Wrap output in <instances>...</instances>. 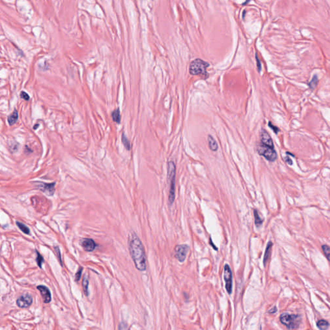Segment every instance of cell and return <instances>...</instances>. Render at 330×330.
I'll return each instance as SVG.
<instances>
[{
    "mask_svg": "<svg viewBox=\"0 0 330 330\" xmlns=\"http://www.w3.org/2000/svg\"><path fill=\"white\" fill-rule=\"evenodd\" d=\"M129 248L135 266L141 272L146 269V258L144 246L135 232L129 236Z\"/></svg>",
    "mask_w": 330,
    "mask_h": 330,
    "instance_id": "obj_1",
    "label": "cell"
},
{
    "mask_svg": "<svg viewBox=\"0 0 330 330\" xmlns=\"http://www.w3.org/2000/svg\"><path fill=\"white\" fill-rule=\"evenodd\" d=\"M168 178L170 182V190L168 194V204L170 206L174 203L176 197V167L173 161H170L168 163Z\"/></svg>",
    "mask_w": 330,
    "mask_h": 330,
    "instance_id": "obj_2",
    "label": "cell"
},
{
    "mask_svg": "<svg viewBox=\"0 0 330 330\" xmlns=\"http://www.w3.org/2000/svg\"><path fill=\"white\" fill-rule=\"evenodd\" d=\"M282 323L290 329H294L299 326L301 321V317L297 315H290L287 313L282 314L280 317Z\"/></svg>",
    "mask_w": 330,
    "mask_h": 330,
    "instance_id": "obj_3",
    "label": "cell"
},
{
    "mask_svg": "<svg viewBox=\"0 0 330 330\" xmlns=\"http://www.w3.org/2000/svg\"><path fill=\"white\" fill-rule=\"evenodd\" d=\"M209 64L201 59H196L190 63V73L193 76L196 75H205L206 74V69Z\"/></svg>",
    "mask_w": 330,
    "mask_h": 330,
    "instance_id": "obj_4",
    "label": "cell"
},
{
    "mask_svg": "<svg viewBox=\"0 0 330 330\" xmlns=\"http://www.w3.org/2000/svg\"><path fill=\"white\" fill-rule=\"evenodd\" d=\"M257 150L259 155L264 157L269 161L274 162L277 159V154L274 150V148H271L261 144L258 145Z\"/></svg>",
    "mask_w": 330,
    "mask_h": 330,
    "instance_id": "obj_5",
    "label": "cell"
},
{
    "mask_svg": "<svg viewBox=\"0 0 330 330\" xmlns=\"http://www.w3.org/2000/svg\"><path fill=\"white\" fill-rule=\"evenodd\" d=\"M189 250V247L186 244L176 246L175 248V256L176 259L181 262L185 260L186 256Z\"/></svg>",
    "mask_w": 330,
    "mask_h": 330,
    "instance_id": "obj_6",
    "label": "cell"
},
{
    "mask_svg": "<svg viewBox=\"0 0 330 330\" xmlns=\"http://www.w3.org/2000/svg\"><path fill=\"white\" fill-rule=\"evenodd\" d=\"M224 279L226 291L228 294H231L232 291V273L228 264H226L224 266Z\"/></svg>",
    "mask_w": 330,
    "mask_h": 330,
    "instance_id": "obj_7",
    "label": "cell"
},
{
    "mask_svg": "<svg viewBox=\"0 0 330 330\" xmlns=\"http://www.w3.org/2000/svg\"><path fill=\"white\" fill-rule=\"evenodd\" d=\"M32 301V297L28 294H25L17 299L16 304L21 308H27L31 306Z\"/></svg>",
    "mask_w": 330,
    "mask_h": 330,
    "instance_id": "obj_8",
    "label": "cell"
},
{
    "mask_svg": "<svg viewBox=\"0 0 330 330\" xmlns=\"http://www.w3.org/2000/svg\"><path fill=\"white\" fill-rule=\"evenodd\" d=\"M80 245L87 252H92L97 247V244L92 239H82L79 241Z\"/></svg>",
    "mask_w": 330,
    "mask_h": 330,
    "instance_id": "obj_9",
    "label": "cell"
},
{
    "mask_svg": "<svg viewBox=\"0 0 330 330\" xmlns=\"http://www.w3.org/2000/svg\"><path fill=\"white\" fill-rule=\"evenodd\" d=\"M55 186L56 183H41L40 186H38V188L43 191L45 194L48 195L49 196H53V194L55 192Z\"/></svg>",
    "mask_w": 330,
    "mask_h": 330,
    "instance_id": "obj_10",
    "label": "cell"
},
{
    "mask_svg": "<svg viewBox=\"0 0 330 330\" xmlns=\"http://www.w3.org/2000/svg\"><path fill=\"white\" fill-rule=\"evenodd\" d=\"M260 140L262 145L269 146L271 148H274V145L272 141V138L269 136V134L265 130H262L260 133Z\"/></svg>",
    "mask_w": 330,
    "mask_h": 330,
    "instance_id": "obj_11",
    "label": "cell"
},
{
    "mask_svg": "<svg viewBox=\"0 0 330 330\" xmlns=\"http://www.w3.org/2000/svg\"><path fill=\"white\" fill-rule=\"evenodd\" d=\"M37 288L40 291L44 302L46 304L49 303L51 301V294L49 288L44 286H42V285L38 286Z\"/></svg>",
    "mask_w": 330,
    "mask_h": 330,
    "instance_id": "obj_12",
    "label": "cell"
},
{
    "mask_svg": "<svg viewBox=\"0 0 330 330\" xmlns=\"http://www.w3.org/2000/svg\"><path fill=\"white\" fill-rule=\"evenodd\" d=\"M208 146H209V149L211 150L212 151H214V152H215L217 151V150H218V144H217V141H215V139L211 136V135H209L208 137Z\"/></svg>",
    "mask_w": 330,
    "mask_h": 330,
    "instance_id": "obj_13",
    "label": "cell"
},
{
    "mask_svg": "<svg viewBox=\"0 0 330 330\" xmlns=\"http://www.w3.org/2000/svg\"><path fill=\"white\" fill-rule=\"evenodd\" d=\"M272 246H273V243H272L271 241H270V242H269V243H268L267 246H266V250H265V253H264V260H263L264 264V265H266L267 261L268 260L269 257H270Z\"/></svg>",
    "mask_w": 330,
    "mask_h": 330,
    "instance_id": "obj_14",
    "label": "cell"
},
{
    "mask_svg": "<svg viewBox=\"0 0 330 330\" xmlns=\"http://www.w3.org/2000/svg\"><path fill=\"white\" fill-rule=\"evenodd\" d=\"M253 214H254L255 224H256V226L257 227H259L261 226L262 222H263V219L261 218L259 214V212L256 209H255L253 210Z\"/></svg>",
    "mask_w": 330,
    "mask_h": 330,
    "instance_id": "obj_15",
    "label": "cell"
},
{
    "mask_svg": "<svg viewBox=\"0 0 330 330\" xmlns=\"http://www.w3.org/2000/svg\"><path fill=\"white\" fill-rule=\"evenodd\" d=\"M18 119V112L16 110H15L8 117V122L10 125H13L17 121Z\"/></svg>",
    "mask_w": 330,
    "mask_h": 330,
    "instance_id": "obj_16",
    "label": "cell"
},
{
    "mask_svg": "<svg viewBox=\"0 0 330 330\" xmlns=\"http://www.w3.org/2000/svg\"><path fill=\"white\" fill-rule=\"evenodd\" d=\"M88 283H89V281H88V276L87 275H85L83 276V278H82V288H83V291H84V294L86 296H88Z\"/></svg>",
    "mask_w": 330,
    "mask_h": 330,
    "instance_id": "obj_17",
    "label": "cell"
},
{
    "mask_svg": "<svg viewBox=\"0 0 330 330\" xmlns=\"http://www.w3.org/2000/svg\"><path fill=\"white\" fill-rule=\"evenodd\" d=\"M112 117L113 121L118 124L121 122V115H120V110L119 108L116 109L112 114Z\"/></svg>",
    "mask_w": 330,
    "mask_h": 330,
    "instance_id": "obj_18",
    "label": "cell"
},
{
    "mask_svg": "<svg viewBox=\"0 0 330 330\" xmlns=\"http://www.w3.org/2000/svg\"><path fill=\"white\" fill-rule=\"evenodd\" d=\"M16 224H17L18 227L22 231H23L24 234H27V235H29L30 234H31V231H30L29 228L26 226V225H25L23 223H22L21 222H19V221H16Z\"/></svg>",
    "mask_w": 330,
    "mask_h": 330,
    "instance_id": "obj_19",
    "label": "cell"
},
{
    "mask_svg": "<svg viewBox=\"0 0 330 330\" xmlns=\"http://www.w3.org/2000/svg\"><path fill=\"white\" fill-rule=\"evenodd\" d=\"M317 327L321 330H326L329 328V322L325 320H320L317 322Z\"/></svg>",
    "mask_w": 330,
    "mask_h": 330,
    "instance_id": "obj_20",
    "label": "cell"
},
{
    "mask_svg": "<svg viewBox=\"0 0 330 330\" xmlns=\"http://www.w3.org/2000/svg\"><path fill=\"white\" fill-rule=\"evenodd\" d=\"M121 140H122V142H123V144L124 145L125 148L127 150H130V141L128 139V138H126V136H125V133H123L122 135V138H121Z\"/></svg>",
    "mask_w": 330,
    "mask_h": 330,
    "instance_id": "obj_21",
    "label": "cell"
},
{
    "mask_svg": "<svg viewBox=\"0 0 330 330\" xmlns=\"http://www.w3.org/2000/svg\"><path fill=\"white\" fill-rule=\"evenodd\" d=\"M322 249L326 257L327 258V259L329 261H330V247L328 246V245L324 244V245H322Z\"/></svg>",
    "mask_w": 330,
    "mask_h": 330,
    "instance_id": "obj_22",
    "label": "cell"
},
{
    "mask_svg": "<svg viewBox=\"0 0 330 330\" xmlns=\"http://www.w3.org/2000/svg\"><path fill=\"white\" fill-rule=\"evenodd\" d=\"M319 82V79L317 75H315L313 79L311 80V81L309 82V86L311 89H314L316 87Z\"/></svg>",
    "mask_w": 330,
    "mask_h": 330,
    "instance_id": "obj_23",
    "label": "cell"
},
{
    "mask_svg": "<svg viewBox=\"0 0 330 330\" xmlns=\"http://www.w3.org/2000/svg\"><path fill=\"white\" fill-rule=\"evenodd\" d=\"M36 253H37V257H36V262L37 263V265H38V266L40 268H41L42 266V264L43 262L44 261V259H43V257H42L41 255L38 252L36 251Z\"/></svg>",
    "mask_w": 330,
    "mask_h": 330,
    "instance_id": "obj_24",
    "label": "cell"
},
{
    "mask_svg": "<svg viewBox=\"0 0 330 330\" xmlns=\"http://www.w3.org/2000/svg\"><path fill=\"white\" fill-rule=\"evenodd\" d=\"M54 249H55V252L56 253L57 257V258L59 259L60 264H61V265L63 266V262H62V259H61V252H60L59 247L58 246H55Z\"/></svg>",
    "mask_w": 330,
    "mask_h": 330,
    "instance_id": "obj_25",
    "label": "cell"
},
{
    "mask_svg": "<svg viewBox=\"0 0 330 330\" xmlns=\"http://www.w3.org/2000/svg\"><path fill=\"white\" fill-rule=\"evenodd\" d=\"M82 268H80L79 269V270L77 272L76 274V276H75V280H76V281H79L81 277V274H82Z\"/></svg>",
    "mask_w": 330,
    "mask_h": 330,
    "instance_id": "obj_26",
    "label": "cell"
},
{
    "mask_svg": "<svg viewBox=\"0 0 330 330\" xmlns=\"http://www.w3.org/2000/svg\"><path fill=\"white\" fill-rule=\"evenodd\" d=\"M20 97H21L22 99H23L24 100H26V101H28L30 99L29 95L27 92H25L24 91L21 92V93L20 94Z\"/></svg>",
    "mask_w": 330,
    "mask_h": 330,
    "instance_id": "obj_27",
    "label": "cell"
},
{
    "mask_svg": "<svg viewBox=\"0 0 330 330\" xmlns=\"http://www.w3.org/2000/svg\"><path fill=\"white\" fill-rule=\"evenodd\" d=\"M119 330H129L127 324L125 322H121L119 326Z\"/></svg>",
    "mask_w": 330,
    "mask_h": 330,
    "instance_id": "obj_28",
    "label": "cell"
},
{
    "mask_svg": "<svg viewBox=\"0 0 330 330\" xmlns=\"http://www.w3.org/2000/svg\"><path fill=\"white\" fill-rule=\"evenodd\" d=\"M268 125H269V126L270 127V128L273 130V132H274L275 133H278V132H279V129L278 128H277V127H276L275 126L273 125L272 124L271 122H269Z\"/></svg>",
    "mask_w": 330,
    "mask_h": 330,
    "instance_id": "obj_29",
    "label": "cell"
},
{
    "mask_svg": "<svg viewBox=\"0 0 330 330\" xmlns=\"http://www.w3.org/2000/svg\"><path fill=\"white\" fill-rule=\"evenodd\" d=\"M284 161H286L288 164L290 165L293 164V161H292V160L290 158V157H284Z\"/></svg>",
    "mask_w": 330,
    "mask_h": 330,
    "instance_id": "obj_30",
    "label": "cell"
},
{
    "mask_svg": "<svg viewBox=\"0 0 330 330\" xmlns=\"http://www.w3.org/2000/svg\"><path fill=\"white\" fill-rule=\"evenodd\" d=\"M256 60H257V68H258V70L260 72L261 70V64H260V60L257 56V55L256 54Z\"/></svg>",
    "mask_w": 330,
    "mask_h": 330,
    "instance_id": "obj_31",
    "label": "cell"
},
{
    "mask_svg": "<svg viewBox=\"0 0 330 330\" xmlns=\"http://www.w3.org/2000/svg\"><path fill=\"white\" fill-rule=\"evenodd\" d=\"M276 311H277V308H276V307H274L273 308H272L271 310H269V313H275Z\"/></svg>",
    "mask_w": 330,
    "mask_h": 330,
    "instance_id": "obj_32",
    "label": "cell"
},
{
    "mask_svg": "<svg viewBox=\"0 0 330 330\" xmlns=\"http://www.w3.org/2000/svg\"><path fill=\"white\" fill-rule=\"evenodd\" d=\"M40 126V125H38V124H37V125H35V126H34V129H35V130H36V129H37V127H38V126Z\"/></svg>",
    "mask_w": 330,
    "mask_h": 330,
    "instance_id": "obj_33",
    "label": "cell"
}]
</instances>
